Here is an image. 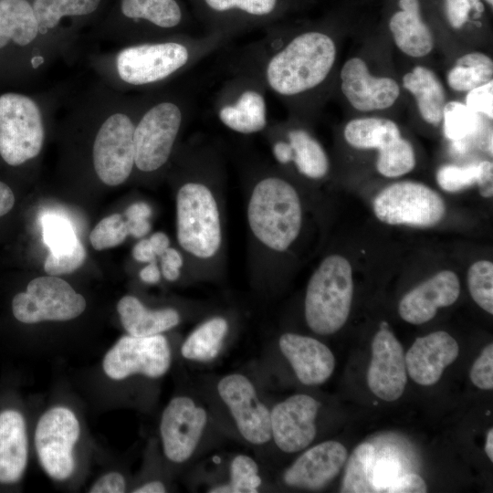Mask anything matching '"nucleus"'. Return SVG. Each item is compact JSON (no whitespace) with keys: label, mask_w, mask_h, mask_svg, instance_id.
Segmentation results:
<instances>
[{"label":"nucleus","mask_w":493,"mask_h":493,"mask_svg":"<svg viewBox=\"0 0 493 493\" xmlns=\"http://www.w3.org/2000/svg\"><path fill=\"white\" fill-rule=\"evenodd\" d=\"M336 58L330 36L316 30L303 32L267 56L261 69L263 83L281 98H296L320 86Z\"/></svg>","instance_id":"nucleus-1"},{"label":"nucleus","mask_w":493,"mask_h":493,"mask_svg":"<svg viewBox=\"0 0 493 493\" xmlns=\"http://www.w3.org/2000/svg\"><path fill=\"white\" fill-rule=\"evenodd\" d=\"M247 217L254 235L267 246L286 250L301 227V205L294 187L283 179L268 177L255 186Z\"/></svg>","instance_id":"nucleus-2"},{"label":"nucleus","mask_w":493,"mask_h":493,"mask_svg":"<svg viewBox=\"0 0 493 493\" xmlns=\"http://www.w3.org/2000/svg\"><path fill=\"white\" fill-rule=\"evenodd\" d=\"M353 292L352 270L349 261L330 255L311 276L305 297V319L312 331L330 335L346 322Z\"/></svg>","instance_id":"nucleus-3"},{"label":"nucleus","mask_w":493,"mask_h":493,"mask_svg":"<svg viewBox=\"0 0 493 493\" xmlns=\"http://www.w3.org/2000/svg\"><path fill=\"white\" fill-rule=\"evenodd\" d=\"M204 44L181 41L143 43L123 48L116 58L120 79L130 85L160 82L194 62Z\"/></svg>","instance_id":"nucleus-4"},{"label":"nucleus","mask_w":493,"mask_h":493,"mask_svg":"<svg viewBox=\"0 0 493 493\" xmlns=\"http://www.w3.org/2000/svg\"><path fill=\"white\" fill-rule=\"evenodd\" d=\"M177 238L192 255L207 258L221 243V226L216 202L210 190L198 183H187L178 191Z\"/></svg>","instance_id":"nucleus-5"},{"label":"nucleus","mask_w":493,"mask_h":493,"mask_svg":"<svg viewBox=\"0 0 493 493\" xmlns=\"http://www.w3.org/2000/svg\"><path fill=\"white\" fill-rule=\"evenodd\" d=\"M45 137L37 104L18 93L0 96V155L17 166L38 155Z\"/></svg>","instance_id":"nucleus-6"},{"label":"nucleus","mask_w":493,"mask_h":493,"mask_svg":"<svg viewBox=\"0 0 493 493\" xmlns=\"http://www.w3.org/2000/svg\"><path fill=\"white\" fill-rule=\"evenodd\" d=\"M80 425L75 413L66 406H54L39 417L35 430L38 462L53 480L65 481L76 469L75 446Z\"/></svg>","instance_id":"nucleus-7"},{"label":"nucleus","mask_w":493,"mask_h":493,"mask_svg":"<svg viewBox=\"0 0 493 493\" xmlns=\"http://www.w3.org/2000/svg\"><path fill=\"white\" fill-rule=\"evenodd\" d=\"M376 217L388 225L431 227L446 214L442 197L429 186L416 182L394 183L373 201Z\"/></svg>","instance_id":"nucleus-8"},{"label":"nucleus","mask_w":493,"mask_h":493,"mask_svg":"<svg viewBox=\"0 0 493 493\" xmlns=\"http://www.w3.org/2000/svg\"><path fill=\"white\" fill-rule=\"evenodd\" d=\"M85 309L84 297L67 281L51 275L34 278L26 290L16 294L12 300L15 318L26 324L70 320Z\"/></svg>","instance_id":"nucleus-9"},{"label":"nucleus","mask_w":493,"mask_h":493,"mask_svg":"<svg viewBox=\"0 0 493 493\" xmlns=\"http://www.w3.org/2000/svg\"><path fill=\"white\" fill-rule=\"evenodd\" d=\"M172 352L167 339L157 334L120 338L102 360L104 373L111 380L121 381L135 374L160 378L169 370Z\"/></svg>","instance_id":"nucleus-10"},{"label":"nucleus","mask_w":493,"mask_h":493,"mask_svg":"<svg viewBox=\"0 0 493 493\" xmlns=\"http://www.w3.org/2000/svg\"><path fill=\"white\" fill-rule=\"evenodd\" d=\"M183 121L181 108L173 101L151 107L134 128V164L153 172L169 159Z\"/></svg>","instance_id":"nucleus-11"},{"label":"nucleus","mask_w":493,"mask_h":493,"mask_svg":"<svg viewBox=\"0 0 493 493\" xmlns=\"http://www.w3.org/2000/svg\"><path fill=\"white\" fill-rule=\"evenodd\" d=\"M134 124L121 112L110 115L100 127L93 144V164L99 178L115 186L130 176L134 165Z\"/></svg>","instance_id":"nucleus-12"},{"label":"nucleus","mask_w":493,"mask_h":493,"mask_svg":"<svg viewBox=\"0 0 493 493\" xmlns=\"http://www.w3.org/2000/svg\"><path fill=\"white\" fill-rule=\"evenodd\" d=\"M217 392L246 441L261 446L271 440L270 409L249 378L238 372L227 374L218 382Z\"/></svg>","instance_id":"nucleus-13"},{"label":"nucleus","mask_w":493,"mask_h":493,"mask_svg":"<svg viewBox=\"0 0 493 493\" xmlns=\"http://www.w3.org/2000/svg\"><path fill=\"white\" fill-rule=\"evenodd\" d=\"M207 424L205 409L189 396H175L165 406L160 422L165 457L181 464L194 455Z\"/></svg>","instance_id":"nucleus-14"},{"label":"nucleus","mask_w":493,"mask_h":493,"mask_svg":"<svg viewBox=\"0 0 493 493\" xmlns=\"http://www.w3.org/2000/svg\"><path fill=\"white\" fill-rule=\"evenodd\" d=\"M319 403L310 395L298 393L278 403L270 410L271 439L285 453H296L309 446L316 436Z\"/></svg>","instance_id":"nucleus-15"},{"label":"nucleus","mask_w":493,"mask_h":493,"mask_svg":"<svg viewBox=\"0 0 493 493\" xmlns=\"http://www.w3.org/2000/svg\"><path fill=\"white\" fill-rule=\"evenodd\" d=\"M383 322L372 340L367 383L377 397L392 402L403 394L407 371L403 347Z\"/></svg>","instance_id":"nucleus-16"},{"label":"nucleus","mask_w":493,"mask_h":493,"mask_svg":"<svg viewBox=\"0 0 493 493\" xmlns=\"http://www.w3.org/2000/svg\"><path fill=\"white\" fill-rule=\"evenodd\" d=\"M340 79L344 97L355 110L362 112L386 110L400 96L401 89L396 80L372 75L366 61L359 57L345 61Z\"/></svg>","instance_id":"nucleus-17"},{"label":"nucleus","mask_w":493,"mask_h":493,"mask_svg":"<svg viewBox=\"0 0 493 493\" xmlns=\"http://www.w3.org/2000/svg\"><path fill=\"white\" fill-rule=\"evenodd\" d=\"M347 450L340 442L330 440L302 453L283 473L286 485L298 488L320 489L341 471Z\"/></svg>","instance_id":"nucleus-18"},{"label":"nucleus","mask_w":493,"mask_h":493,"mask_svg":"<svg viewBox=\"0 0 493 493\" xmlns=\"http://www.w3.org/2000/svg\"><path fill=\"white\" fill-rule=\"evenodd\" d=\"M460 284L456 273L443 270L421 283L403 297L400 317L411 324L431 320L437 309L454 304L459 297Z\"/></svg>","instance_id":"nucleus-19"},{"label":"nucleus","mask_w":493,"mask_h":493,"mask_svg":"<svg viewBox=\"0 0 493 493\" xmlns=\"http://www.w3.org/2000/svg\"><path fill=\"white\" fill-rule=\"evenodd\" d=\"M458 353V344L449 333L435 331L417 338L407 351L404 356L406 371L418 384L430 386L438 382Z\"/></svg>","instance_id":"nucleus-20"},{"label":"nucleus","mask_w":493,"mask_h":493,"mask_svg":"<svg viewBox=\"0 0 493 493\" xmlns=\"http://www.w3.org/2000/svg\"><path fill=\"white\" fill-rule=\"evenodd\" d=\"M278 346L298 380L304 385H320L334 371L333 353L324 343L314 338L288 332L280 336Z\"/></svg>","instance_id":"nucleus-21"},{"label":"nucleus","mask_w":493,"mask_h":493,"mask_svg":"<svg viewBox=\"0 0 493 493\" xmlns=\"http://www.w3.org/2000/svg\"><path fill=\"white\" fill-rule=\"evenodd\" d=\"M217 117L226 128L242 134L264 130L267 124V108L259 86L245 84L228 95L217 108Z\"/></svg>","instance_id":"nucleus-22"},{"label":"nucleus","mask_w":493,"mask_h":493,"mask_svg":"<svg viewBox=\"0 0 493 493\" xmlns=\"http://www.w3.org/2000/svg\"><path fill=\"white\" fill-rule=\"evenodd\" d=\"M28 460V439L23 414L13 409L0 412V483L18 482Z\"/></svg>","instance_id":"nucleus-23"},{"label":"nucleus","mask_w":493,"mask_h":493,"mask_svg":"<svg viewBox=\"0 0 493 493\" xmlns=\"http://www.w3.org/2000/svg\"><path fill=\"white\" fill-rule=\"evenodd\" d=\"M400 11L390 19L389 29L396 47L412 58L427 56L434 47V37L420 14L418 0H399Z\"/></svg>","instance_id":"nucleus-24"},{"label":"nucleus","mask_w":493,"mask_h":493,"mask_svg":"<svg viewBox=\"0 0 493 493\" xmlns=\"http://www.w3.org/2000/svg\"><path fill=\"white\" fill-rule=\"evenodd\" d=\"M117 311L126 332L136 337L162 334L180 322V315L174 309H149L131 295L119 300Z\"/></svg>","instance_id":"nucleus-25"},{"label":"nucleus","mask_w":493,"mask_h":493,"mask_svg":"<svg viewBox=\"0 0 493 493\" xmlns=\"http://www.w3.org/2000/svg\"><path fill=\"white\" fill-rule=\"evenodd\" d=\"M403 86L414 98L422 119L430 125H439L446 94L436 74L427 67L415 66L404 75Z\"/></svg>","instance_id":"nucleus-26"},{"label":"nucleus","mask_w":493,"mask_h":493,"mask_svg":"<svg viewBox=\"0 0 493 493\" xmlns=\"http://www.w3.org/2000/svg\"><path fill=\"white\" fill-rule=\"evenodd\" d=\"M39 25L26 0H0V48L11 40L19 46L33 42Z\"/></svg>","instance_id":"nucleus-27"},{"label":"nucleus","mask_w":493,"mask_h":493,"mask_svg":"<svg viewBox=\"0 0 493 493\" xmlns=\"http://www.w3.org/2000/svg\"><path fill=\"white\" fill-rule=\"evenodd\" d=\"M343 136L351 146L377 151L402 136L398 125L382 117H362L351 120L344 127Z\"/></svg>","instance_id":"nucleus-28"},{"label":"nucleus","mask_w":493,"mask_h":493,"mask_svg":"<svg viewBox=\"0 0 493 493\" xmlns=\"http://www.w3.org/2000/svg\"><path fill=\"white\" fill-rule=\"evenodd\" d=\"M228 331V323L222 317L212 318L197 327L184 341V358L196 362H209L219 354Z\"/></svg>","instance_id":"nucleus-29"},{"label":"nucleus","mask_w":493,"mask_h":493,"mask_svg":"<svg viewBox=\"0 0 493 493\" xmlns=\"http://www.w3.org/2000/svg\"><path fill=\"white\" fill-rule=\"evenodd\" d=\"M288 142L292 149V161L303 175L320 179L329 171V159L320 143L304 129L288 132Z\"/></svg>","instance_id":"nucleus-30"},{"label":"nucleus","mask_w":493,"mask_h":493,"mask_svg":"<svg viewBox=\"0 0 493 493\" xmlns=\"http://www.w3.org/2000/svg\"><path fill=\"white\" fill-rule=\"evenodd\" d=\"M493 79V61L485 53L473 51L459 57L446 75L449 88L467 92Z\"/></svg>","instance_id":"nucleus-31"},{"label":"nucleus","mask_w":493,"mask_h":493,"mask_svg":"<svg viewBox=\"0 0 493 493\" xmlns=\"http://www.w3.org/2000/svg\"><path fill=\"white\" fill-rule=\"evenodd\" d=\"M121 10L128 18L145 20L163 29L176 27L183 19L176 0H121Z\"/></svg>","instance_id":"nucleus-32"},{"label":"nucleus","mask_w":493,"mask_h":493,"mask_svg":"<svg viewBox=\"0 0 493 493\" xmlns=\"http://www.w3.org/2000/svg\"><path fill=\"white\" fill-rule=\"evenodd\" d=\"M483 117L463 102L448 101L445 104L441 121L444 135L452 142L467 143L481 131Z\"/></svg>","instance_id":"nucleus-33"},{"label":"nucleus","mask_w":493,"mask_h":493,"mask_svg":"<svg viewBox=\"0 0 493 493\" xmlns=\"http://www.w3.org/2000/svg\"><path fill=\"white\" fill-rule=\"evenodd\" d=\"M373 455L374 447L369 443H362L355 447L345 468L341 492H376L371 479Z\"/></svg>","instance_id":"nucleus-34"},{"label":"nucleus","mask_w":493,"mask_h":493,"mask_svg":"<svg viewBox=\"0 0 493 493\" xmlns=\"http://www.w3.org/2000/svg\"><path fill=\"white\" fill-rule=\"evenodd\" d=\"M100 0H34L33 10L40 29L58 26L64 16H80L93 13Z\"/></svg>","instance_id":"nucleus-35"},{"label":"nucleus","mask_w":493,"mask_h":493,"mask_svg":"<svg viewBox=\"0 0 493 493\" xmlns=\"http://www.w3.org/2000/svg\"><path fill=\"white\" fill-rule=\"evenodd\" d=\"M414 150L402 136L378 150L376 168L385 177L394 178L410 173L415 166Z\"/></svg>","instance_id":"nucleus-36"},{"label":"nucleus","mask_w":493,"mask_h":493,"mask_svg":"<svg viewBox=\"0 0 493 493\" xmlns=\"http://www.w3.org/2000/svg\"><path fill=\"white\" fill-rule=\"evenodd\" d=\"M227 483L211 488L210 493H256L262 484L259 467L254 458L237 455L231 461Z\"/></svg>","instance_id":"nucleus-37"},{"label":"nucleus","mask_w":493,"mask_h":493,"mask_svg":"<svg viewBox=\"0 0 493 493\" xmlns=\"http://www.w3.org/2000/svg\"><path fill=\"white\" fill-rule=\"evenodd\" d=\"M43 238L52 253H64L81 244L69 221L60 215L47 214L42 216Z\"/></svg>","instance_id":"nucleus-38"},{"label":"nucleus","mask_w":493,"mask_h":493,"mask_svg":"<svg viewBox=\"0 0 493 493\" xmlns=\"http://www.w3.org/2000/svg\"><path fill=\"white\" fill-rule=\"evenodd\" d=\"M467 285L474 301L484 310L493 313V263L478 260L467 271Z\"/></svg>","instance_id":"nucleus-39"},{"label":"nucleus","mask_w":493,"mask_h":493,"mask_svg":"<svg viewBox=\"0 0 493 493\" xmlns=\"http://www.w3.org/2000/svg\"><path fill=\"white\" fill-rule=\"evenodd\" d=\"M128 235L124 215L113 214L96 225L89 235V240L96 250H103L121 244Z\"/></svg>","instance_id":"nucleus-40"},{"label":"nucleus","mask_w":493,"mask_h":493,"mask_svg":"<svg viewBox=\"0 0 493 493\" xmlns=\"http://www.w3.org/2000/svg\"><path fill=\"white\" fill-rule=\"evenodd\" d=\"M278 0H204L215 13L240 12L248 17L265 18L277 8Z\"/></svg>","instance_id":"nucleus-41"},{"label":"nucleus","mask_w":493,"mask_h":493,"mask_svg":"<svg viewBox=\"0 0 493 493\" xmlns=\"http://www.w3.org/2000/svg\"><path fill=\"white\" fill-rule=\"evenodd\" d=\"M478 164L465 166L447 164L441 166L436 173L438 185L446 192L456 193L467 189L477 183Z\"/></svg>","instance_id":"nucleus-42"},{"label":"nucleus","mask_w":493,"mask_h":493,"mask_svg":"<svg viewBox=\"0 0 493 493\" xmlns=\"http://www.w3.org/2000/svg\"><path fill=\"white\" fill-rule=\"evenodd\" d=\"M85 258L86 251L83 245L80 244L68 252H50L44 263V269L51 276L71 273L84 263Z\"/></svg>","instance_id":"nucleus-43"},{"label":"nucleus","mask_w":493,"mask_h":493,"mask_svg":"<svg viewBox=\"0 0 493 493\" xmlns=\"http://www.w3.org/2000/svg\"><path fill=\"white\" fill-rule=\"evenodd\" d=\"M446 14L450 26L455 29H460L468 21L472 10L478 17L484 11V5L480 0H445Z\"/></svg>","instance_id":"nucleus-44"},{"label":"nucleus","mask_w":493,"mask_h":493,"mask_svg":"<svg viewBox=\"0 0 493 493\" xmlns=\"http://www.w3.org/2000/svg\"><path fill=\"white\" fill-rule=\"evenodd\" d=\"M471 382L479 389L493 388V344H488L470 370Z\"/></svg>","instance_id":"nucleus-45"},{"label":"nucleus","mask_w":493,"mask_h":493,"mask_svg":"<svg viewBox=\"0 0 493 493\" xmlns=\"http://www.w3.org/2000/svg\"><path fill=\"white\" fill-rule=\"evenodd\" d=\"M151 215L152 209L148 204L139 202L131 205L124 213L129 234L135 237L145 236L151 229L148 221Z\"/></svg>","instance_id":"nucleus-46"},{"label":"nucleus","mask_w":493,"mask_h":493,"mask_svg":"<svg viewBox=\"0 0 493 493\" xmlns=\"http://www.w3.org/2000/svg\"><path fill=\"white\" fill-rule=\"evenodd\" d=\"M465 104L473 111L492 120L493 80L467 91Z\"/></svg>","instance_id":"nucleus-47"},{"label":"nucleus","mask_w":493,"mask_h":493,"mask_svg":"<svg viewBox=\"0 0 493 493\" xmlns=\"http://www.w3.org/2000/svg\"><path fill=\"white\" fill-rule=\"evenodd\" d=\"M398 465L394 460L382 459L372 469L371 479L376 492H383L384 489L395 479L398 476Z\"/></svg>","instance_id":"nucleus-48"},{"label":"nucleus","mask_w":493,"mask_h":493,"mask_svg":"<svg viewBox=\"0 0 493 493\" xmlns=\"http://www.w3.org/2000/svg\"><path fill=\"white\" fill-rule=\"evenodd\" d=\"M88 491L90 493H122L126 491V480L120 472L110 471L100 477Z\"/></svg>","instance_id":"nucleus-49"},{"label":"nucleus","mask_w":493,"mask_h":493,"mask_svg":"<svg viewBox=\"0 0 493 493\" xmlns=\"http://www.w3.org/2000/svg\"><path fill=\"white\" fill-rule=\"evenodd\" d=\"M427 487L424 479L416 474H406L395 478L383 492L388 493H425Z\"/></svg>","instance_id":"nucleus-50"},{"label":"nucleus","mask_w":493,"mask_h":493,"mask_svg":"<svg viewBox=\"0 0 493 493\" xmlns=\"http://www.w3.org/2000/svg\"><path fill=\"white\" fill-rule=\"evenodd\" d=\"M160 257L163 277L170 281L176 280L180 276V267L183 265L180 253L174 248L168 247Z\"/></svg>","instance_id":"nucleus-51"},{"label":"nucleus","mask_w":493,"mask_h":493,"mask_svg":"<svg viewBox=\"0 0 493 493\" xmlns=\"http://www.w3.org/2000/svg\"><path fill=\"white\" fill-rule=\"evenodd\" d=\"M478 164L477 184L481 196L489 198L493 194V164L489 161H482Z\"/></svg>","instance_id":"nucleus-52"},{"label":"nucleus","mask_w":493,"mask_h":493,"mask_svg":"<svg viewBox=\"0 0 493 493\" xmlns=\"http://www.w3.org/2000/svg\"><path fill=\"white\" fill-rule=\"evenodd\" d=\"M133 257L139 262H153L156 255L149 239L140 240L132 249Z\"/></svg>","instance_id":"nucleus-53"},{"label":"nucleus","mask_w":493,"mask_h":493,"mask_svg":"<svg viewBox=\"0 0 493 493\" xmlns=\"http://www.w3.org/2000/svg\"><path fill=\"white\" fill-rule=\"evenodd\" d=\"M15 205V195L11 188L0 181V216L6 215Z\"/></svg>","instance_id":"nucleus-54"},{"label":"nucleus","mask_w":493,"mask_h":493,"mask_svg":"<svg viewBox=\"0 0 493 493\" xmlns=\"http://www.w3.org/2000/svg\"><path fill=\"white\" fill-rule=\"evenodd\" d=\"M272 152L275 159L282 164L292 161V149L288 142L278 141L274 143Z\"/></svg>","instance_id":"nucleus-55"},{"label":"nucleus","mask_w":493,"mask_h":493,"mask_svg":"<svg viewBox=\"0 0 493 493\" xmlns=\"http://www.w3.org/2000/svg\"><path fill=\"white\" fill-rule=\"evenodd\" d=\"M149 240L156 256H161L169 247V238L163 232L154 233Z\"/></svg>","instance_id":"nucleus-56"},{"label":"nucleus","mask_w":493,"mask_h":493,"mask_svg":"<svg viewBox=\"0 0 493 493\" xmlns=\"http://www.w3.org/2000/svg\"><path fill=\"white\" fill-rule=\"evenodd\" d=\"M140 278L148 284H154L160 280V271L155 261L150 262L140 271Z\"/></svg>","instance_id":"nucleus-57"},{"label":"nucleus","mask_w":493,"mask_h":493,"mask_svg":"<svg viewBox=\"0 0 493 493\" xmlns=\"http://www.w3.org/2000/svg\"><path fill=\"white\" fill-rule=\"evenodd\" d=\"M133 493H164L166 487L159 480L147 482L132 490Z\"/></svg>","instance_id":"nucleus-58"},{"label":"nucleus","mask_w":493,"mask_h":493,"mask_svg":"<svg viewBox=\"0 0 493 493\" xmlns=\"http://www.w3.org/2000/svg\"><path fill=\"white\" fill-rule=\"evenodd\" d=\"M485 451L490 461H493V430L490 428L487 434Z\"/></svg>","instance_id":"nucleus-59"},{"label":"nucleus","mask_w":493,"mask_h":493,"mask_svg":"<svg viewBox=\"0 0 493 493\" xmlns=\"http://www.w3.org/2000/svg\"><path fill=\"white\" fill-rule=\"evenodd\" d=\"M488 4H489L491 6L493 5V0H485Z\"/></svg>","instance_id":"nucleus-60"}]
</instances>
